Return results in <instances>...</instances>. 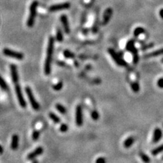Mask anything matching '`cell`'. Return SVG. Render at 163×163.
Instances as JSON below:
<instances>
[{
	"label": "cell",
	"mask_w": 163,
	"mask_h": 163,
	"mask_svg": "<svg viewBox=\"0 0 163 163\" xmlns=\"http://www.w3.org/2000/svg\"><path fill=\"white\" fill-rule=\"evenodd\" d=\"M19 144V138L18 135H14L12 137V141H11V148L13 150H16L18 147Z\"/></svg>",
	"instance_id": "5bb4252c"
},
{
	"label": "cell",
	"mask_w": 163,
	"mask_h": 163,
	"mask_svg": "<svg viewBox=\"0 0 163 163\" xmlns=\"http://www.w3.org/2000/svg\"><path fill=\"white\" fill-rule=\"evenodd\" d=\"M131 53L133 54V63L134 64H137L138 61H139V55H138V50L137 48H135L133 50V51L131 52Z\"/></svg>",
	"instance_id": "d6986e66"
},
{
	"label": "cell",
	"mask_w": 163,
	"mask_h": 163,
	"mask_svg": "<svg viewBox=\"0 0 163 163\" xmlns=\"http://www.w3.org/2000/svg\"><path fill=\"white\" fill-rule=\"evenodd\" d=\"M63 55H64L65 57H66V58L68 59H73L74 58L75 55L74 54L72 53V52L68 50H65L63 52Z\"/></svg>",
	"instance_id": "4316f807"
},
{
	"label": "cell",
	"mask_w": 163,
	"mask_h": 163,
	"mask_svg": "<svg viewBox=\"0 0 163 163\" xmlns=\"http://www.w3.org/2000/svg\"><path fill=\"white\" fill-rule=\"evenodd\" d=\"M112 14H113V10L111 8H108L105 10L103 15V21H102L103 25H106L110 22V19L112 16Z\"/></svg>",
	"instance_id": "9c48e42d"
},
{
	"label": "cell",
	"mask_w": 163,
	"mask_h": 163,
	"mask_svg": "<svg viewBox=\"0 0 163 163\" xmlns=\"http://www.w3.org/2000/svg\"><path fill=\"white\" fill-rule=\"evenodd\" d=\"M134 142H135V138L133 137H128L124 141V147H126V148H129V147L132 146V145L133 144Z\"/></svg>",
	"instance_id": "2e32d148"
},
{
	"label": "cell",
	"mask_w": 163,
	"mask_h": 163,
	"mask_svg": "<svg viewBox=\"0 0 163 163\" xmlns=\"http://www.w3.org/2000/svg\"><path fill=\"white\" fill-rule=\"evenodd\" d=\"M38 4H39V3H38V1H36V0L33 1L31 3L29 8V17L27 20V25L29 27H32L34 25V23H35Z\"/></svg>",
	"instance_id": "7a4b0ae2"
},
{
	"label": "cell",
	"mask_w": 163,
	"mask_h": 163,
	"mask_svg": "<svg viewBox=\"0 0 163 163\" xmlns=\"http://www.w3.org/2000/svg\"><path fill=\"white\" fill-rule=\"evenodd\" d=\"M162 137V131L160 128H155L153 133L152 142L154 143H157L159 142V141L161 139Z\"/></svg>",
	"instance_id": "7c38bea8"
},
{
	"label": "cell",
	"mask_w": 163,
	"mask_h": 163,
	"mask_svg": "<svg viewBox=\"0 0 163 163\" xmlns=\"http://www.w3.org/2000/svg\"><path fill=\"white\" fill-rule=\"evenodd\" d=\"M76 123L78 126L83 124V112L81 105H78L76 110Z\"/></svg>",
	"instance_id": "ba28073f"
},
{
	"label": "cell",
	"mask_w": 163,
	"mask_h": 163,
	"mask_svg": "<svg viewBox=\"0 0 163 163\" xmlns=\"http://www.w3.org/2000/svg\"><path fill=\"white\" fill-rule=\"evenodd\" d=\"M3 152V149L2 146L0 145V154H2Z\"/></svg>",
	"instance_id": "8d00e7d4"
},
{
	"label": "cell",
	"mask_w": 163,
	"mask_h": 163,
	"mask_svg": "<svg viewBox=\"0 0 163 163\" xmlns=\"http://www.w3.org/2000/svg\"><path fill=\"white\" fill-rule=\"evenodd\" d=\"M10 72H11V76H12V82L14 83L18 84V71H17V67L14 64H11L10 65Z\"/></svg>",
	"instance_id": "30bf717a"
},
{
	"label": "cell",
	"mask_w": 163,
	"mask_h": 163,
	"mask_svg": "<svg viewBox=\"0 0 163 163\" xmlns=\"http://www.w3.org/2000/svg\"><path fill=\"white\" fill-rule=\"evenodd\" d=\"M53 89L56 91H60V90L62 89V88H63V82H59L57 84L54 85L53 86Z\"/></svg>",
	"instance_id": "83f0119b"
},
{
	"label": "cell",
	"mask_w": 163,
	"mask_h": 163,
	"mask_svg": "<svg viewBox=\"0 0 163 163\" xmlns=\"http://www.w3.org/2000/svg\"><path fill=\"white\" fill-rule=\"evenodd\" d=\"M163 55V48H160L159 50H155L152 53H150L149 54H147V55H144V58L147 59V58H151V57H156L160 56V55Z\"/></svg>",
	"instance_id": "9a60e30c"
},
{
	"label": "cell",
	"mask_w": 163,
	"mask_h": 163,
	"mask_svg": "<svg viewBox=\"0 0 163 163\" xmlns=\"http://www.w3.org/2000/svg\"><path fill=\"white\" fill-rule=\"evenodd\" d=\"M159 14H160L161 18H163V8L160 10V12H159Z\"/></svg>",
	"instance_id": "d590c367"
},
{
	"label": "cell",
	"mask_w": 163,
	"mask_h": 163,
	"mask_svg": "<svg viewBox=\"0 0 163 163\" xmlns=\"http://www.w3.org/2000/svg\"><path fill=\"white\" fill-rule=\"evenodd\" d=\"M49 117L55 123H59L61 122V119L57 116L56 114H55L53 112H50L49 114Z\"/></svg>",
	"instance_id": "7402d4cb"
},
{
	"label": "cell",
	"mask_w": 163,
	"mask_h": 163,
	"mask_svg": "<svg viewBox=\"0 0 163 163\" xmlns=\"http://www.w3.org/2000/svg\"><path fill=\"white\" fill-rule=\"evenodd\" d=\"M162 160H163V156H162Z\"/></svg>",
	"instance_id": "ab89813d"
},
{
	"label": "cell",
	"mask_w": 163,
	"mask_h": 163,
	"mask_svg": "<svg viewBox=\"0 0 163 163\" xmlns=\"http://www.w3.org/2000/svg\"><path fill=\"white\" fill-rule=\"evenodd\" d=\"M108 53L110 55L111 57H112L114 62L116 63L118 66H121V67L127 66V63H126L124 60H123L122 57H120V55H118V53H117L114 49L109 48Z\"/></svg>",
	"instance_id": "3957f363"
},
{
	"label": "cell",
	"mask_w": 163,
	"mask_h": 163,
	"mask_svg": "<svg viewBox=\"0 0 163 163\" xmlns=\"http://www.w3.org/2000/svg\"><path fill=\"white\" fill-rule=\"evenodd\" d=\"M61 23H62V25L63 27V29H64L65 32L67 34H69L70 33V25H69L68 22V17L65 14H62L61 16Z\"/></svg>",
	"instance_id": "4fadbf2b"
},
{
	"label": "cell",
	"mask_w": 163,
	"mask_h": 163,
	"mask_svg": "<svg viewBox=\"0 0 163 163\" xmlns=\"http://www.w3.org/2000/svg\"><path fill=\"white\" fill-rule=\"evenodd\" d=\"M154 43H149V44H145V45H143L142 47L141 48V50L143 51H145L146 50H148L149 48H151L152 47H154Z\"/></svg>",
	"instance_id": "4dcf8cb0"
},
{
	"label": "cell",
	"mask_w": 163,
	"mask_h": 163,
	"mask_svg": "<svg viewBox=\"0 0 163 163\" xmlns=\"http://www.w3.org/2000/svg\"><path fill=\"white\" fill-rule=\"evenodd\" d=\"M95 163H106V160L103 157H99L96 160Z\"/></svg>",
	"instance_id": "e575fe53"
},
{
	"label": "cell",
	"mask_w": 163,
	"mask_h": 163,
	"mask_svg": "<svg viewBox=\"0 0 163 163\" xmlns=\"http://www.w3.org/2000/svg\"><path fill=\"white\" fill-rule=\"evenodd\" d=\"M40 131H38V130H34L32 134V139H33L34 141H36V140H38L40 138Z\"/></svg>",
	"instance_id": "f546056e"
},
{
	"label": "cell",
	"mask_w": 163,
	"mask_h": 163,
	"mask_svg": "<svg viewBox=\"0 0 163 163\" xmlns=\"http://www.w3.org/2000/svg\"><path fill=\"white\" fill-rule=\"evenodd\" d=\"M139 156L140 158H141V159L143 160V162L144 163H150L151 162L150 158H149V157L147 156V154H144L143 152H140Z\"/></svg>",
	"instance_id": "ffe728a7"
},
{
	"label": "cell",
	"mask_w": 163,
	"mask_h": 163,
	"mask_svg": "<svg viewBox=\"0 0 163 163\" xmlns=\"http://www.w3.org/2000/svg\"><path fill=\"white\" fill-rule=\"evenodd\" d=\"M131 89L132 90H133V92H135V93H138L140 90V86H139V83L137 82H133V83L131 84Z\"/></svg>",
	"instance_id": "484cf974"
},
{
	"label": "cell",
	"mask_w": 163,
	"mask_h": 163,
	"mask_svg": "<svg viewBox=\"0 0 163 163\" xmlns=\"http://www.w3.org/2000/svg\"><path fill=\"white\" fill-rule=\"evenodd\" d=\"M143 33H145V29L141 27H137L134 30V36L135 37H138L139 35L141 34H143Z\"/></svg>",
	"instance_id": "44dd1931"
},
{
	"label": "cell",
	"mask_w": 163,
	"mask_h": 163,
	"mask_svg": "<svg viewBox=\"0 0 163 163\" xmlns=\"http://www.w3.org/2000/svg\"><path fill=\"white\" fill-rule=\"evenodd\" d=\"M43 151H44V149L42 148L41 146L38 147L37 148L35 149V150L33 151L32 152H31L28 154L27 159L29 160H34L36 157L40 156V155H41L42 153H43Z\"/></svg>",
	"instance_id": "8fae6325"
},
{
	"label": "cell",
	"mask_w": 163,
	"mask_h": 163,
	"mask_svg": "<svg viewBox=\"0 0 163 163\" xmlns=\"http://www.w3.org/2000/svg\"><path fill=\"white\" fill-rule=\"evenodd\" d=\"M56 108H57V110H58V112H60L61 114H66V112H67L66 109H65V107L64 106H63L62 105H61L60 103H58V104L56 105Z\"/></svg>",
	"instance_id": "d4e9b609"
},
{
	"label": "cell",
	"mask_w": 163,
	"mask_h": 163,
	"mask_svg": "<svg viewBox=\"0 0 163 163\" xmlns=\"http://www.w3.org/2000/svg\"><path fill=\"white\" fill-rule=\"evenodd\" d=\"M68 126L66 124H62L60 126V130L62 133H65L68 131Z\"/></svg>",
	"instance_id": "d6a6232c"
},
{
	"label": "cell",
	"mask_w": 163,
	"mask_h": 163,
	"mask_svg": "<svg viewBox=\"0 0 163 163\" xmlns=\"http://www.w3.org/2000/svg\"><path fill=\"white\" fill-rule=\"evenodd\" d=\"M135 41L133 40H129L127 42V44H126V50H128V52H130V53H131L132 51H133V50L135 48Z\"/></svg>",
	"instance_id": "e0dca14e"
},
{
	"label": "cell",
	"mask_w": 163,
	"mask_h": 163,
	"mask_svg": "<svg viewBox=\"0 0 163 163\" xmlns=\"http://www.w3.org/2000/svg\"><path fill=\"white\" fill-rule=\"evenodd\" d=\"M54 44H55V38L50 36L48 40L46 57L44 63V73L46 75H49L51 72V64L54 53Z\"/></svg>",
	"instance_id": "6da1fadb"
},
{
	"label": "cell",
	"mask_w": 163,
	"mask_h": 163,
	"mask_svg": "<svg viewBox=\"0 0 163 163\" xmlns=\"http://www.w3.org/2000/svg\"><path fill=\"white\" fill-rule=\"evenodd\" d=\"M162 62L163 63V58H162Z\"/></svg>",
	"instance_id": "f35d334b"
},
{
	"label": "cell",
	"mask_w": 163,
	"mask_h": 163,
	"mask_svg": "<svg viewBox=\"0 0 163 163\" xmlns=\"http://www.w3.org/2000/svg\"><path fill=\"white\" fill-rule=\"evenodd\" d=\"M98 29H99V18H97V17L95 20V24H94L93 27V31L94 33H96Z\"/></svg>",
	"instance_id": "f1b7e54d"
},
{
	"label": "cell",
	"mask_w": 163,
	"mask_h": 163,
	"mask_svg": "<svg viewBox=\"0 0 163 163\" xmlns=\"http://www.w3.org/2000/svg\"><path fill=\"white\" fill-rule=\"evenodd\" d=\"M71 7V4L69 2H63L61 3H57V4L52 5L49 7V11L51 12H57V11L62 10L69 9Z\"/></svg>",
	"instance_id": "8992f818"
},
{
	"label": "cell",
	"mask_w": 163,
	"mask_h": 163,
	"mask_svg": "<svg viewBox=\"0 0 163 163\" xmlns=\"http://www.w3.org/2000/svg\"><path fill=\"white\" fill-rule=\"evenodd\" d=\"M0 88L3 91H7L8 89V86L6 82L1 78V76H0Z\"/></svg>",
	"instance_id": "cb8c5ba5"
},
{
	"label": "cell",
	"mask_w": 163,
	"mask_h": 163,
	"mask_svg": "<svg viewBox=\"0 0 163 163\" xmlns=\"http://www.w3.org/2000/svg\"><path fill=\"white\" fill-rule=\"evenodd\" d=\"M3 53L5 56L11 57V58H14L18 59V60H22L24 58L23 54L16 52L9 48H4L3 50Z\"/></svg>",
	"instance_id": "5b68a950"
},
{
	"label": "cell",
	"mask_w": 163,
	"mask_h": 163,
	"mask_svg": "<svg viewBox=\"0 0 163 163\" xmlns=\"http://www.w3.org/2000/svg\"><path fill=\"white\" fill-rule=\"evenodd\" d=\"M25 92L27 93V97L29 98V100L30 101L31 105V106L33 107V109L35 111L39 110L40 108V105L39 103H38V101L35 100V97H34L33 95V92L31 91V89H30V87L27 86L25 89Z\"/></svg>",
	"instance_id": "277c9868"
},
{
	"label": "cell",
	"mask_w": 163,
	"mask_h": 163,
	"mask_svg": "<svg viewBox=\"0 0 163 163\" xmlns=\"http://www.w3.org/2000/svg\"><path fill=\"white\" fill-rule=\"evenodd\" d=\"M56 39L58 42H62L63 40V35L62 31L60 28H57V35H56Z\"/></svg>",
	"instance_id": "603a6c76"
},
{
	"label": "cell",
	"mask_w": 163,
	"mask_h": 163,
	"mask_svg": "<svg viewBox=\"0 0 163 163\" xmlns=\"http://www.w3.org/2000/svg\"><path fill=\"white\" fill-rule=\"evenodd\" d=\"M91 117L94 120H97L99 118V112L95 110L91 113Z\"/></svg>",
	"instance_id": "1f68e13d"
},
{
	"label": "cell",
	"mask_w": 163,
	"mask_h": 163,
	"mask_svg": "<svg viewBox=\"0 0 163 163\" xmlns=\"http://www.w3.org/2000/svg\"><path fill=\"white\" fill-rule=\"evenodd\" d=\"M32 163H38V162L37 160H33V161Z\"/></svg>",
	"instance_id": "74e56055"
},
{
	"label": "cell",
	"mask_w": 163,
	"mask_h": 163,
	"mask_svg": "<svg viewBox=\"0 0 163 163\" xmlns=\"http://www.w3.org/2000/svg\"><path fill=\"white\" fill-rule=\"evenodd\" d=\"M15 92H16V97L18 98L19 104L22 107H25L27 105L26 101L25 100L23 95L22 93V90H21L20 86L18 84H16V85H15Z\"/></svg>",
	"instance_id": "52a82bcc"
},
{
	"label": "cell",
	"mask_w": 163,
	"mask_h": 163,
	"mask_svg": "<svg viewBox=\"0 0 163 163\" xmlns=\"http://www.w3.org/2000/svg\"><path fill=\"white\" fill-rule=\"evenodd\" d=\"M157 86H158L160 89H163V78H161L158 80V82H157Z\"/></svg>",
	"instance_id": "836d02e7"
},
{
	"label": "cell",
	"mask_w": 163,
	"mask_h": 163,
	"mask_svg": "<svg viewBox=\"0 0 163 163\" xmlns=\"http://www.w3.org/2000/svg\"><path fill=\"white\" fill-rule=\"evenodd\" d=\"M163 151V144L160 145L158 146L156 148H154V149H152L151 151V154L153 155V156H156L159 154H160L161 152Z\"/></svg>",
	"instance_id": "ac0fdd59"
}]
</instances>
